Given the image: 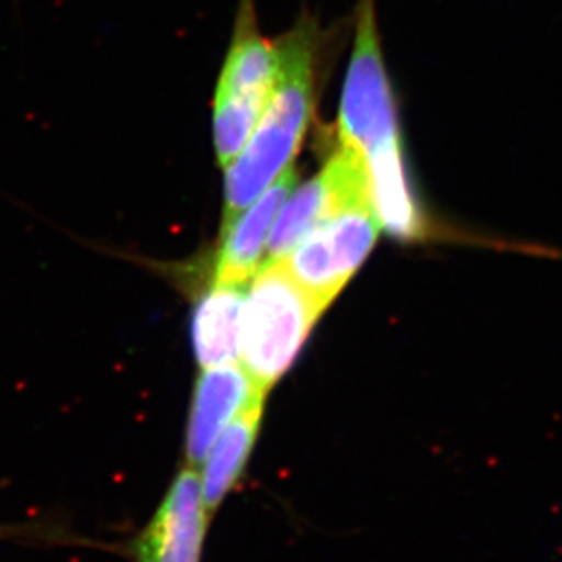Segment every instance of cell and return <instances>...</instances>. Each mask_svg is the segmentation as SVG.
Wrapping results in <instances>:
<instances>
[{
    "label": "cell",
    "mask_w": 562,
    "mask_h": 562,
    "mask_svg": "<svg viewBox=\"0 0 562 562\" xmlns=\"http://www.w3.org/2000/svg\"><path fill=\"white\" fill-rule=\"evenodd\" d=\"M369 198L380 225L396 238L409 239L420 234L422 220L407 184L402 161L401 140L366 157Z\"/></svg>",
    "instance_id": "cell-12"
},
{
    "label": "cell",
    "mask_w": 562,
    "mask_h": 562,
    "mask_svg": "<svg viewBox=\"0 0 562 562\" xmlns=\"http://www.w3.org/2000/svg\"><path fill=\"white\" fill-rule=\"evenodd\" d=\"M338 136L341 146L363 157L401 140L374 0L357 2L355 48L341 93Z\"/></svg>",
    "instance_id": "cell-4"
},
{
    "label": "cell",
    "mask_w": 562,
    "mask_h": 562,
    "mask_svg": "<svg viewBox=\"0 0 562 562\" xmlns=\"http://www.w3.org/2000/svg\"><path fill=\"white\" fill-rule=\"evenodd\" d=\"M362 200H371L366 157L341 146L318 176L286 198L267 244V261L283 260L319 223Z\"/></svg>",
    "instance_id": "cell-6"
},
{
    "label": "cell",
    "mask_w": 562,
    "mask_h": 562,
    "mask_svg": "<svg viewBox=\"0 0 562 562\" xmlns=\"http://www.w3.org/2000/svg\"><path fill=\"white\" fill-rule=\"evenodd\" d=\"M296 183L294 167H286L263 194L223 231L214 283H247L260 266L281 206Z\"/></svg>",
    "instance_id": "cell-9"
},
{
    "label": "cell",
    "mask_w": 562,
    "mask_h": 562,
    "mask_svg": "<svg viewBox=\"0 0 562 562\" xmlns=\"http://www.w3.org/2000/svg\"><path fill=\"white\" fill-rule=\"evenodd\" d=\"M277 43L261 37L255 0H241L238 27L223 66L214 101L217 161L227 167L249 140L277 87Z\"/></svg>",
    "instance_id": "cell-3"
},
{
    "label": "cell",
    "mask_w": 562,
    "mask_h": 562,
    "mask_svg": "<svg viewBox=\"0 0 562 562\" xmlns=\"http://www.w3.org/2000/svg\"><path fill=\"white\" fill-rule=\"evenodd\" d=\"M379 233L380 222L371 200L355 201L319 223L280 261L327 308L362 267Z\"/></svg>",
    "instance_id": "cell-5"
},
{
    "label": "cell",
    "mask_w": 562,
    "mask_h": 562,
    "mask_svg": "<svg viewBox=\"0 0 562 562\" xmlns=\"http://www.w3.org/2000/svg\"><path fill=\"white\" fill-rule=\"evenodd\" d=\"M263 395H269V391L263 390L241 363L201 369L184 431L183 464L200 470L223 429L250 402Z\"/></svg>",
    "instance_id": "cell-8"
},
{
    "label": "cell",
    "mask_w": 562,
    "mask_h": 562,
    "mask_svg": "<svg viewBox=\"0 0 562 562\" xmlns=\"http://www.w3.org/2000/svg\"><path fill=\"white\" fill-rule=\"evenodd\" d=\"M324 311L281 261H267L241 316V366L263 390L271 391L296 362Z\"/></svg>",
    "instance_id": "cell-2"
},
{
    "label": "cell",
    "mask_w": 562,
    "mask_h": 562,
    "mask_svg": "<svg viewBox=\"0 0 562 562\" xmlns=\"http://www.w3.org/2000/svg\"><path fill=\"white\" fill-rule=\"evenodd\" d=\"M211 517L200 473L181 465L151 519L128 544L132 562H201Z\"/></svg>",
    "instance_id": "cell-7"
},
{
    "label": "cell",
    "mask_w": 562,
    "mask_h": 562,
    "mask_svg": "<svg viewBox=\"0 0 562 562\" xmlns=\"http://www.w3.org/2000/svg\"><path fill=\"white\" fill-rule=\"evenodd\" d=\"M318 27L303 16L278 38V81L266 112L225 176L223 231L291 167L313 115Z\"/></svg>",
    "instance_id": "cell-1"
},
{
    "label": "cell",
    "mask_w": 562,
    "mask_h": 562,
    "mask_svg": "<svg viewBox=\"0 0 562 562\" xmlns=\"http://www.w3.org/2000/svg\"><path fill=\"white\" fill-rule=\"evenodd\" d=\"M245 283H214L201 297L192 319V344L201 369L241 360Z\"/></svg>",
    "instance_id": "cell-11"
},
{
    "label": "cell",
    "mask_w": 562,
    "mask_h": 562,
    "mask_svg": "<svg viewBox=\"0 0 562 562\" xmlns=\"http://www.w3.org/2000/svg\"><path fill=\"white\" fill-rule=\"evenodd\" d=\"M266 402L267 395L258 396L255 402H250L249 406L223 429L201 464V497L211 519L247 473L266 417Z\"/></svg>",
    "instance_id": "cell-10"
}]
</instances>
